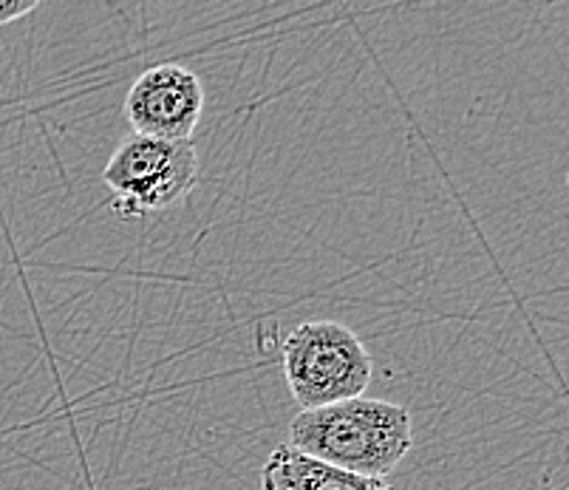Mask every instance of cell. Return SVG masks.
Listing matches in <instances>:
<instances>
[{
    "mask_svg": "<svg viewBox=\"0 0 569 490\" xmlns=\"http://www.w3.org/2000/svg\"><path fill=\"white\" fill-rule=\"evenodd\" d=\"M38 0H0V26L14 23V20L26 18V14L38 12Z\"/></svg>",
    "mask_w": 569,
    "mask_h": 490,
    "instance_id": "8992f818",
    "label": "cell"
},
{
    "mask_svg": "<svg viewBox=\"0 0 569 490\" xmlns=\"http://www.w3.org/2000/svg\"><path fill=\"white\" fill-rule=\"evenodd\" d=\"M289 446L340 471L386 479L413 448L411 411L369 397L301 411L289 426Z\"/></svg>",
    "mask_w": 569,
    "mask_h": 490,
    "instance_id": "6da1fadb",
    "label": "cell"
},
{
    "mask_svg": "<svg viewBox=\"0 0 569 490\" xmlns=\"http://www.w3.org/2000/svg\"><path fill=\"white\" fill-rule=\"evenodd\" d=\"M204 111L199 74L179 63H159L133 80L126 97V120L133 133L168 142H190Z\"/></svg>",
    "mask_w": 569,
    "mask_h": 490,
    "instance_id": "277c9868",
    "label": "cell"
},
{
    "mask_svg": "<svg viewBox=\"0 0 569 490\" xmlns=\"http://www.w3.org/2000/svg\"><path fill=\"white\" fill-rule=\"evenodd\" d=\"M261 490H397L388 479L357 477L326 466L292 446H278L261 471Z\"/></svg>",
    "mask_w": 569,
    "mask_h": 490,
    "instance_id": "5b68a950",
    "label": "cell"
},
{
    "mask_svg": "<svg viewBox=\"0 0 569 490\" xmlns=\"http://www.w3.org/2000/svg\"><path fill=\"white\" fill-rule=\"evenodd\" d=\"M371 374L366 343L338 321H307L283 340V378L303 411L363 397Z\"/></svg>",
    "mask_w": 569,
    "mask_h": 490,
    "instance_id": "7a4b0ae2",
    "label": "cell"
},
{
    "mask_svg": "<svg viewBox=\"0 0 569 490\" xmlns=\"http://www.w3.org/2000/svg\"><path fill=\"white\" fill-rule=\"evenodd\" d=\"M102 182L111 190V208L119 219H142L188 199L199 182V157L190 142L131 133L108 159Z\"/></svg>",
    "mask_w": 569,
    "mask_h": 490,
    "instance_id": "3957f363",
    "label": "cell"
}]
</instances>
